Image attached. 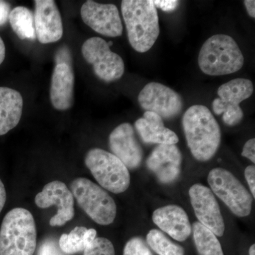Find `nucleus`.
Masks as SVG:
<instances>
[{
    "mask_svg": "<svg viewBox=\"0 0 255 255\" xmlns=\"http://www.w3.org/2000/svg\"><path fill=\"white\" fill-rule=\"evenodd\" d=\"M182 126L193 157L200 162L212 158L221 143V132L211 111L204 105L191 106L183 116Z\"/></svg>",
    "mask_w": 255,
    "mask_h": 255,
    "instance_id": "obj_1",
    "label": "nucleus"
},
{
    "mask_svg": "<svg viewBox=\"0 0 255 255\" xmlns=\"http://www.w3.org/2000/svg\"><path fill=\"white\" fill-rule=\"evenodd\" d=\"M122 12L130 46L138 53L148 51L160 32L155 4L151 0H123Z\"/></svg>",
    "mask_w": 255,
    "mask_h": 255,
    "instance_id": "obj_2",
    "label": "nucleus"
},
{
    "mask_svg": "<svg viewBox=\"0 0 255 255\" xmlns=\"http://www.w3.org/2000/svg\"><path fill=\"white\" fill-rule=\"evenodd\" d=\"M36 227L27 209L15 208L4 216L0 228V255H33Z\"/></svg>",
    "mask_w": 255,
    "mask_h": 255,
    "instance_id": "obj_3",
    "label": "nucleus"
},
{
    "mask_svg": "<svg viewBox=\"0 0 255 255\" xmlns=\"http://www.w3.org/2000/svg\"><path fill=\"white\" fill-rule=\"evenodd\" d=\"M198 61L206 75L221 76L239 71L244 65V57L232 37L217 34L204 43Z\"/></svg>",
    "mask_w": 255,
    "mask_h": 255,
    "instance_id": "obj_4",
    "label": "nucleus"
},
{
    "mask_svg": "<svg viewBox=\"0 0 255 255\" xmlns=\"http://www.w3.org/2000/svg\"><path fill=\"white\" fill-rule=\"evenodd\" d=\"M70 191L79 206L95 223L102 226L112 224L117 216V204L103 188L86 178H77Z\"/></svg>",
    "mask_w": 255,
    "mask_h": 255,
    "instance_id": "obj_5",
    "label": "nucleus"
},
{
    "mask_svg": "<svg viewBox=\"0 0 255 255\" xmlns=\"http://www.w3.org/2000/svg\"><path fill=\"white\" fill-rule=\"evenodd\" d=\"M85 162L104 189L121 194L128 189L130 183L128 169L113 154L102 149L93 148L87 152Z\"/></svg>",
    "mask_w": 255,
    "mask_h": 255,
    "instance_id": "obj_6",
    "label": "nucleus"
},
{
    "mask_svg": "<svg viewBox=\"0 0 255 255\" xmlns=\"http://www.w3.org/2000/svg\"><path fill=\"white\" fill-rule=\"evenodd\" d=\"M211 190L238 217L251 214L253 196L248 189L229 171L214 168L208 176Z\"/></svg>",
    "mask_w": 255,
    "mask_h": 255,
    "instance_id": "obj_7",
    "label": "nucleus"
},
{
    "mask_svg": "<svg viewBox=\"0 0 255 255\" xmlns=\"http://www.w3.org/2000/svg\"><path fill=\"white\" fill-rule=\"evenodd\" d=\"M82 53L87 63L93 66L96 76L107 82L122 78L125 70L122 57L114 53L103 38L92 37L82 46Z\"/></svg>",
    "mask_w": 255,
    "mask_h": 255,
    "instance_id": "obj_8",
    "label": "nucleus"
},
{
    "mask_svg": "<svg viewBox=\"0 0 255 255\" xmlns=\"http://www.w3.org/2000/svg\"><path fill=\"white\" fill-rule=\"evenodd\" d=\"M137 99L140 107L145 112H154L162 119H173L180 114L183 108L181 96L158 82L147 84Z\"/></svg>",
    "mask_w": 255,
    "mask_h": 255,
    "instance_id": "obj_9",
    "label": "nucleus"
},
{
    "mask_svg": "<svg viewBox=\"0 0 255 255\" xmlns=\"http://www.w3.org/2000/svg\"><path fill=\"white\" fill-rule=\"evenodd\" d=\"M191 206L199 223L216 236L225 232V223L221 209L212 191L201 184L191 186L189 191Z\"/></svg>",
    "mask_w": 255,
    "mask_h": 255,
    "instance_id": "obj_10",
    "label": "nucleus"
},
{
    "mask_svg": "<svg viewBox=\"0 0 255 255\" xmlns=\"http://www.w3.org/2000/svg\"><path fill=\"white\" fill-rule=\"evenodd\" d=\"M74 196L65 183L53 181L46 184L35 197V203L41 209L56 206L57 214L50 220L53 227L62 226L75 216Z\"/></svg>",
    "mask_w": 255,
    "mask_h": 255,
    "instance_id": "obj_11",
    "label": "nucleus"
},
{
    "mask_svg": "<svg viewBox=\"0 0 255 255\" xmlns=\"http://www.w3.org/2000/svg\"><path fill=\"white\" fill-rule=\"evenodd\" d=\"M80 14L85 24L101 35L119 37L123 33L122 19L116 5L89 0L82 4Z\"/></svg>",
    "mask_w": 255,
    "mask_h": 255,
    "instance_id": "obj_12",
    "label": "nucleus"
},
{
    "mask_svg": "<svg viewBox=\"0 0 255 255\" xmlns=\"http://www.w3.org/2000/svg\"><path fill=\"white\" fill-rule=\"evenodd\" d=\"M34 24L36 36L43 44L55 43L63 35L61 15L53 0L35 1Z\"/></svg>",
    "mask_w": 255,
    "mask_h": 255,
    "instance_id": "obj_13",
    "label": "nucleus"
},
{
    "mask_svg": "<svg viewBox=\"0 0 255 255\" xmlns=\"http://www.w3.org/2000/svg\"><path fill=\"white\" fill-rule=\"evenodd\" d=\"M109 140L112 154L118 157L128 169H136L140 165L143 152L130 124H122L115 128L111 132Z\"/></svg>",
    "mask_w": 255,
    "mask_h": 255,
    "instance_id": "obj_14",
    "label": "nucleus"
},
{
    "mask_svg": "<svg viewBox=\"0 0 255 255\" xmlns=\"http://www.w3.org/2000/svg\"><path fill=\"white\" fill-rule=\"evenodd\" d=\"M182 155L176 145H158L146 160V165L163 184L177 180L181 172Z\"/></svg>",
    "mask_w": 255,
    "mask_h": 255,
    "instance_id": "obj_15",
    "label": "nucleus"
},
{
    "mask_svg": "<svg viewBox=\"0 0 255 255\" xmlns=\"http://www.w3.org/2000/svg\"><path fill=\"white\" fill-rule=\"evenodd\" d=\"M50 84V98L55 110H68L74 103L75 74L73 61H55Z\"/></svg>",
    "mask_w": 255,
    "mask_h": 255,
    "instance_id": "obj_16",
    "label": "nucleus"
},
{
    "mask_svg": "<svg viewBox=\"0 0 255 255\" xmlns=\"http://www.w3.org/2000/svg\"><path fill=\"white\" fill-rule=\"evenodd\" d=\"M152 221L177 241H185L191 233L188 215L179 206L168 205L156 209L152 214Z\"/></svg>",
    "mask_w": 255,
    "mask_h": 255,
    "instance_id": "obj_17",
    "label": "nucleus"
},
{
    "mask_svg": "<svg viewBox=\"0 0 255 255\" xmlns=\"http://www.w3.org/2000/svg\"><path fill=\"white\" fill-rule=\"evenodd\" d=\"M135 127L145 143L175 145L179 142L177 134L164 127L162 119L154 112H145L135 122Z\"/></svg>",
    "mask_w": 255,
    "mask_h": 255,
    "instance_id": "obj_18",
    "label": "nucleus"
},
{
    "mask_svg": "<svg viewBox=\"0 0 255 255\" xmlns=\"http://www.w3.org/2000/svg\"><path fill=\"white\" fill-rule=\"evenodd\" d=\"M254 91L253 82L248 79L236 78L223 84L218 90L219 98L212 103L213 111L216 115L224 113L228 106H240L250 98Z\"/></svg>",
    "mask_w": 255,
    "mask_h": 255,
    "instance_id": "obj_19",
    "label": "nucleus"
},
{
    "mask_svg": "<svg viewBox=\"0 0 255 255\" xmlns=\"http://www.w3.org/2000/svg\"><path fill=\"white\" fill-rule=\"evenodd\" d=\"M23 101L19 92L9 87H0V135H5L19 123Z\"/></svg>",
    "mask_w": 255,
    "mask_h": 255,
    "instance_id": "obj_20",
    "label": "nucleus"
},
{
    "mask_svg": "<svg viewBox=\"0 0 255 255\" xmlns=\"http://www.w3.org/2000/svg\"><path fill=\"white\" fill-rule=\"evenodd\" d=\"M97 231L77 226L69 234H63L58 242L60 250L65 255H73L84 251L95 241Z\"/></svg>",
    "mask_w": 255,
    "mask_h": 255,
    "instance_id": "obj_21",
    "label": "nucleus"
},
{
    "mask_svg": "<svg viewBox=\"0 0 255 255\" xmlns=\"http://www.w3.org/2000/svg\"><path fill=\"white\" fill-rule=\"evenodd\" d=\"M11 27L21 40H35L34 15L25 6H17L11 10L9 16Z\"/></svg>",
    "mask_w": 255,
    "mask_h": 255,
    "instance_id": "obj_22",
    "label": "nucleus"
},
{
    "mask_svg": "<svg viewBox=\"0 0 255 255\" xmlns=\"http://www.w3.org/2000/svg\"><path fill=\"white\" fill-rule=\"evenodd\" d=\"M193 233L199 255H224L217 236L200 223L193 224Z\"/></svg>",
    "mask_w": 255,
    "mask_h": 255,
    "instance_id": "obj_23",
    "label": "nucleus"
},
{
    "mask_svg": "<svg viewBox=\"0 0 255 255\" xmlns=\"http://www.w3.org/2000/svg\"><path fill=\"white\" fill-rule=\"evenodd\" d=\"M147 246L158 255H184V248L172 243L158 230H151L146 236Z\"/></svg>",
    "mask_w": 255,
    "mask_h": 255,
    "instance_id": "obj_24",
    "label": "nucleus"
},
{
    "mask_svg": "<svg viewBox=\"0 0 255 255\" xmlns=\"http://www.w3.org/2000/svg\"><path fill=\"white\" fill-rule=\"evenodd\" d=\"M84 255H115V249L110 240L96 238L84 251Z\"/></svg>",
    "mask_w": 255,
    "mask_h": 255,
    "instance_id": "obj_25",
    "label": "nucleus"
},
{
    "mask_svg": "<svg viewBox=\"0 0 255 255\" xmlns=\"http://www.w3.org/2000/svg\"><path fill=\"white\" fill-rule=\"evenodd\" d=\"M124 255H153L148 246L141 238L129 240L124 247Z\"/></svg>",
    "mask_w": 255,
    "mask_h": 255,
    "instance_id": "obj_26",
    "label": "nucleus"
},
{
    "mask_svg": "<svg viewBox=\"0 0 255 255\" xmlns=\"http://www.w3.org/2000/svg\"><path fill=\"white\" fill-rule=\"evenodd\" d=\"M243 118V112L240 106H228L225 109L223 121L228 126L237 125Z\"/></svg>",
    "mask_w": 255,
    "mask_h": 255,
    "instance_id": "obj_27",
    "label": "nucleus"
},
{
    "mask_svg": "<svg viewBox=\"0 0 255 255\" xmlns=\"http://www.w3.org/2000/svg\"><path fill=\"white\" fill-rule=\"evenodd\" d=\"M59 246L52 240H47L40 248L38 255H64Z\"/></svg>",
    "mask_w": 255,
    "mask_h": 255,
    "instance_id": "obj_28",
    "label": "nucleus"
},
{
    "mask_svg": "<svg viewBox=\"0 0 255 255\" xmlns=\"http://www.w3.org/2000/svg\"><path fill=\"white\" fill-rule=\"evenodd\" d=\"M152 2L156 8H159L166 12H172L177 9L179 5V1L177 0H155Z\"/></svg>",
    "mask_w": 255,
    "mask_h": 255,
    "instance_id": "obj_29",
    "label": "nucleus"
},
{
    "mask_svg": "<svg viewBox=\"0 0 255 255\" xmlns=\"http://www.w3.org/2000/svg\"><path fill=\"white\" fill-rule=\"evenodd\" d=\"M242 156L247 157L253 162H255V139L252 138L248 140L243 147Z\"/></svg>",
    "mask_w": 255,
    "mask_h": 255,
    "instance_id": "obj_30",
    "label": "nucleus"
},
{
    "mask_svg": "<svg viewBox=\"0 0 255 255\" xmlns=\"http://www.w3.org/2000/svg\"><path fill=\"white\" fill-rule=\"evenodd\" d=\"M245 177L251 189L253 198L255 197V167L254 165H250L246 167L245 170Z\"/></svg>",
    "mask_w": 255,
    "mask_h": 255,
    "instance_id": "obj_31",
    "label": "nucleus"
},
{
    "mask_svg": "<svg viewBox=\"0 0 255 255\" xmlns=\"http://www.w3.org/2000/svg\"><path fill=\"white\" fill-rule=\"evenodd\" d=\"M10 12L9 4L6 1H0V26L7 22Z\"/></svg>",
    "mask_w": 255,
    "mask_h": 255,
    "instance_id": "obj_32",
    "label": "nucleus"
},
{
    "mask_svg": "<svg viewBox=\"0 0 255 255\" xmlns=\"http://www.w3.org/2000/svg\"><path fill=\"white\" fill-rule=\"evenodd\" d=\"M6 200V193L4 184L0 179V213L2 211Z\"/></svg>",
    "mask_w": 255,
    "mask_h": 255,
    "instance_id": "obj_33",
    "label": "nucleus"
},
{
    "mask_svg": "<svg viewBox=\"0 0 255 255\" xmlns=\"http://www.w3.org/2000/svg\"><path fill=\"white\" fill-rule=\"evenodd\" d=\"M245 6H246L248 14L251 17H255V1L254 0H246L244 1Z\"/></svg>",
    "mask_w": 255,
    "mask_h": 255,
    "instance_id": "obj_34",
    "label": "nucleus"
},
{
    "mask_svg": "<svg viewBox=\"0 0 255 255\" xmlns=\"http://www.w3.org/2000/svg\"><path fill=\"white\" fill-rule=\"evenodd\" d=\"M5 56H6V48L2 38L0 36V65L4 62Z\"/></svg>",
    "mask_w": 255,
    "mask_h": 255,
    "instance_id": "obj_35",
    "label": "nucleus"
},
{
    "mask_svg": "<svg viewBox=\"0 0 255 255\" xmlns=\"http://www.w3.org/2000/svg\"><path fill=\"white\" fill-rule=\"evenodd\" d=\"M249 254H250V255H255V244L253 245V246H252L251 247V248H250Z\"/></svg>",
    "mask_w": 255,
    "mask_h": 255,
    "instance_id": "obj_36",
    "label": "nucleus"
}]
</instances>
